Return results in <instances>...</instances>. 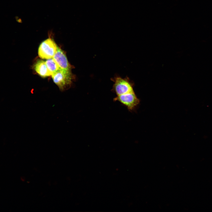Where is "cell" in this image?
I'll return each mask as SVG.
<instances>
[{"label":"cell","mask_w":212,"mask_h":212,"mask_svg":"<svg viewBox=\"0 0 212 212\" xmlns=\"http://www.w3.org/2000/svg\"><path fill=\"white\" fill-rule=\"evenodd\" d=\"M52 58L60 69L67 71L71 70V66L65 54L58 47L56 52Z\"/></svg>","instance_id":"obj_5"},{"label":"cell","mask_w":212,"mask_h":212,"mask_svg":"<svg viewBox=\"0 0 212 212\" xmlns=\"http://www.w3.org/2000/svg\"><path fill=\"white\" fill-rule=\"evenodd\" d=\"M45 63L47 69L51 75L60 69L53 58L47 59L46 60Z\"/></svg>","instance_id":"obj_7"},{"label":"cell","mask_w":212,"mask_h":212,"mask_svg":"<svg viewBox=\"0 0 212 212\" xmlns=\"http://www.w3.org/2000/svg\"><path fill=\"white\" fill-rule=\"evenodd\" d=\"M34 69L36 72L41 77H45L51 75L46 64L45 62L42 60L38 61L35 64Z\"/></svg>","instance_id":"obj_6"},{"label":"cell","mask_w":212,"mask_h":212,"mask_svg":"<svg viewBox=\"0 0 212 212\" xmlns=\"http://www.w3.org/2000/svg\"><path fill=\"white\" fill-rule=\"evenodd\" d=\"M57 47L51 39L49 38L43 42L38 49V55L41 58L48 59L54 57Z\"/></svg>","instance_id":"obj_3"},{"label":"cell","mask_w":212,"mask_h":212,"mask_svg":"<svg viewBox=\"0 0 212 212\" xmlns=\"http://www.w3.org/2000/svg\"><path fill=\"white\" fill-rule=\"evenodd\" d=\"M51 76L54 82L61 90H64L70 87L73 78L71 70L60 69Z\"/></svg>","instance_id":"obj_2"},{"label":"cell","mask_w":212,"mask_h":212,"mask_svg":"<svg viewBox=\"0 0 212 212\" xmlns=\"http://www.w3.org/2000/svg\"><path fill=\"white\" fill-rule=\"evenodd\" d=\"M114 83L112 90L116 96L126 95L134 92L133 84L127 77L116 76L112 79Z\"/></svg>","instance_id":"obj_1"},{"label":"cell","mask_w":212,"mask_h":212,"mask_svg":"<svg viewBox=\"0 0 212 212\" xmlns=\"http://www.w3.org/2000/svg\"><path fill=\"white\" fill-rule=\"evenodd\" d=\"M114 101H118L126 107L130 111H134L140 104V101L135 92L126 95L116 96Z\"/></svg>","instance_id":"obj_4"}]
</instances>
